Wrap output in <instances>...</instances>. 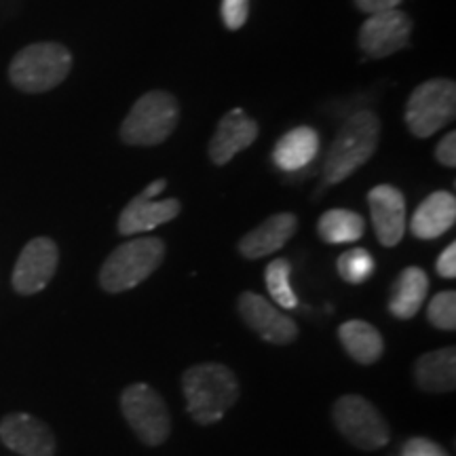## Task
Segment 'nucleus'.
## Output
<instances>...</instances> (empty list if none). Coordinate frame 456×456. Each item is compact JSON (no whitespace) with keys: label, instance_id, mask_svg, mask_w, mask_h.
Here are the masks:
<instances>
[{"label":"nucleus","instance_id":"obj_26","mask_svg":"<svg viewBox=\"0 0 456 456\" xmlns=\"http://www.w3.org/2000/svg\"><path fill=\"white\" fill-rule=\"evenodd\" d=\"M249 17V0H222V21L228 30H241Z\"/></svg>","mask_w":456,"mask_h":456},{"label":"nucleus","instance_id":"obj_20","mask_svg":"<svg viewBox=\"0 0 456 456\" xmlns=\"http://www.w3.org/2000/svg\"><path fill=\"white\" fill-rule=\"evenodd\" d=\"M338 338L342 349L346 351L353 362L362 366H372L385 353V340L372 323L363 319H351L338 328Z\"/></svg>","mask_w":456,"mask_h":456},{"label":"nucleus","instance_id":"obj_3","mask_svg":"<svg viewBox=\"0 0 456 456\" xmlns=\"http://www.w3.org/2000/svg\"><path fill=\"white\" fill-rule=\"evenodd\" d=\"M165 258V243L159 237H135L118 245L100 269V285L108 294L138 288Z\"/></svg>","mask_w":456,"mask_h":456},{"label":"nucleus","instance_id":"obj_14","mask_svg":"<svg viewBox=\"0 0 456 456\" xmlns=\"http://www.w3.org/2000/svg\"><path fill=\"white\" fill-rule=\"evenodd\" d=\"M370 216L380 245L395 248L406 232V199L395 186L379 184L368 192Z\"/></svg>","mask_w":456,"mask_h":456},{"label":"nucleus","instance_id":"obj_13","mask_svg":"<svg viewBox=\"0 0 456 456\" xmlns=\"http://www.w3.org/2000/svg\"><path fill=\"white\" fill-rule=\"evenodd\" d=\"M0 440L21 456H55L57 450L49 425L26 412L7 414L0 420Z\"/></svg>","mask_w":456,"mask_h":456},{"label":"nucleus","instance_id":"obj_19","mask_svg":"<svg viewBox=\"0 0 456 456\" xmlns=\"http://www.w3.org/2000/svg\"><path fill=\"white\" fill-rule=\"evenodd\" d=\"M427 294H429L427 273L420 266H408V269L399 273L395 283H393L389 300L391 315L402 319V322H408L425 305Z\"/></svg>","mask_w":456,"mask_h":456},{"label":"nucleus","instance_id":"obj_17","mask_svg":"<svg viewBox=\"0 0 456 456\" xmlns=\"http://www.w3.org/2000/svg\"><path fill=\"white\" fill-rule=\"evenodd\" d=\"M456 222V199L448 191H436L416 208L410 218V231L416 239L431 241L446 235Z\"/></svg>","mask_w":456,"mask_h":456},{"label":"nucleus","instance_id":"obj_27","mask_svg":"<svg viewBox=\"0 0 456 456\" xmlns=\"http://www.w3.org/2000/svg\"><path fill=\"white\" fill-rule=\"evenodd\" d=\"M402 456H450L440 444L429 437H410L402 446Z\"/></svg>","mask_w":456,"mask_h":456},{"label":"nucleus","instance_id":"obj_18","mask_svg":"<svg viewBox=\"0 0 456 456\" xmlns=\"http://www.w3.org/2000/svg\"><path fill=\"white\" fill-rule=\"evenodd\" d=\"M414 383L429 393H450L456 387V349L429 351L414 363Z\"/></svg>","mask_w":456,"mask_h":456},{"label":"nucleus","instance_id":"obj_5","mask_svg":"<svg viewBox=\"0 0 456 456\" xmlns=\"http://www.w3.org/2000/svg\"><path fill=\"white\" fill-rule=\"evenodd\" d=\"M180 104L167 91H148L135 102L121 125V140L129 146H157L178 127Z\"/></svg>","mask_w":456,"mask_h":456},{"label":"nucleus","instance_id":"obj_24","mask_svg":"<svg viewBox=\"0 0 456 456\" xmlns=\"http://www.w3.org/2000/svg\"><path fill=\"white\" fill-rule=\"evenodd\" d=\"M376 262L368 249H349L338 258V275L342 281L351 285H362L374 275Z\"/></svg>","mask_w":456,"mask_h":456},{"label":"nucleus","instance_id":"obj_29","mask_svg":"<svg viewBox=\"0 0 456 456\" xmlns=\"http://www.w3.org/2000/svg\"><path fill=\"white\" fill-rule=\"evenodd\" d=\"M437 275L444 279H454L456 277V243H450L446 249L440 254V258L436 262Z\"/></svg>","mask_w":456,"mask_h":456},{"label":"nucleus","instance_id":"obj_25","mask_svg":"<svg viewBox=\"0 0 456 456\" xmlns=\"http://www.w3.org/2000/svg\"><path fill=\"white\" fill-rule=\"evenodd\" d=\"M427 322L433 328L444 330V332H454L456 330V294L440 292L427 305Z\"/></svg>","mask_w":456,"mask_h":456},{"label":"nucleus","instance_id":"obj_22","mask_svg":"<svg viewBox=\"0 0 456 456\" xmlns=\"http://www.w3.org/2000/svg\"><path fill=\"white\" fill-rule=\"evenodd\" d=\"M317 232L326 243H353L366 232V220L351 209H330L319 218Z\"/></svg>","mask_w":456,"mask_h":456},{"label":"nucleus","instance_id":"obj_6","mask_svg":"<svg viewBox=\"0 0 456 456\" xmlns=\"http://www.w3.org/2000/svg\"><path fill=\"white\" fill-rule=\"evenodd\" d=\"M332 420L340 436L363 452L380 450L391 442V429L385 416L362 395H342L336 399Z\"/></svg>","mask_w":456,"mask_h":456},{"label":"nucleus","instance_id":"obj_16","mask_svg":"<svg viewBox=\"0 0 456 456\" xmlns=\"http://www.w3.org/2000/svg\"><path fill=\"white\" fill-rule=\"evenodd\" d=\"M298 231V218L294 214H275L266 218L239 241V254L248 260H258L279 252Z\"/></svg>","mask_w":456,"mask_h":456},{"label":"nucleus","instance_id":"obj_23","mask_svg":"<svg viewBox=\"0 0 456 456\" xmlns=\"http://www.w3.org/2000/svg\"><path fill=\"white\" fill-rule=\"evenodd\" d=\"M289 275H292V265L285 258H275L266 266V288L279 309H296L298 298H296L292 285H289Z\"/></svg>","mask_w":456,"mask_h":456},{"label":"nucleus","instance_id":"obj_1","mask_svg":"<svg viewBox=\"0 0 456 456\" xmlns=\"http://www.w3.org/2000/svg\"><path fill=\"white\" fill-rule=\"evenodd\" d=\"M182 391L186 397L188 414L199 425H214L222 420L237 403L239 379L222 363H197L182 376Z\"/></svg>","mask_w":456,"mask_h":456},{"label":"nucleus","instance_id":"obj_11","mask_svg":"<svg viewBox=\"0 0 456 456\" xmlns=\"http://www.w3.org/2000/svg\"><path fill=\"white\" fill-rule=\"evenodd\" d=\"M57 262H60V249L53 239L37 237L28 241L15 262L13 275H11L15 292L21 296L43 292L55 275Z\"/></svg>","mask_w":456,"mask_h":456},{"label":"nucleus","instance_id":"obj_4","mask_svg":"<svg viewBox=\"0 0 456 456\" xmlns=\"http://www.w3.org/2000/svg\"><path fill=\"white\" fill-rule=\"evenodd\" d=\"M72 70V53L60 43L28 45L13 57L9 78L24 94H45L64 83Z\"/></svg>","mask_w":456,"mask_h":456},{"label":"nucleus","instance_id":"obj_8","mask_svg":"<svg viewBox=\"0 0 456 456\" xmlns=\"http://www.w3.org/2000/svg\"><path fill=\"white\" fill-rule=\"evenodd\" d=\"M121 412L131 431L146 446H161L171 436L167 403L151 385L135 383L125 387L121 393Z\"/></svg>","mask_w":456,"mask_h":456},{"label":"nucleus","instance_id":"obj_28","mask_svg":"<svg viewBox=\"0 0 456 456\" xmlns=\"http://www.w3.org/2000/svg\"><path fill=\"white\" fill-rule=\"evenodd\" d=\"M436 159L440 161L444 167H456V134L454 131H448L446 135L440 140V144L436 148Z\"/></svg>","mask_w":456,"mask_h":456},{"label":"nucleus","instance_id":"obj_12","mask_svg":"<svg viewBox=\"0 0 456 456\" xmlns=\"http://www.w3.org/2000/svg\"><path fill=\"white\" fill-rule=\"evenodd\" d=\"M239 315L245 322V326L254 330L265 342L271 345H292L298 338L300 330L294 319L283 315L279 306L273 305L266 298H262L256 292H243L237 302Z\"/></svg>","mask_w":456,"mask_h":456},{"label":"nucleus","instance_id":"obj_15","mask_svg":"<svg viewBox=\"0 0 456 456\" xmlns=\"http://www.w3.org/2000/svg\"><path fill=\"white\" fill-rule=\"evenodd\" d=\"M258 123L239 108L226 112L216 127L212 142H209V159L222 167L245 148L252 146L258 138Z\"/></svg>","mask_w":456,"mask_h":456},{"label":"nucleus","instance_id":"obj_2","mask_svg":"<svg viewBox=\"0 0 456 456\" xmlns=\"http://www.w3.org/2000/svg\"><path fill=\"white\" fill-rule=\"evenodd\" d=\"M379 142L380 118L374 112L363 110L346 118L323 161V182L330 186L345 182L370 161Z\"/></svg>","mask_w":456,"mask_h":456},{"label":"nucleus","instance_id":"obj_10","mask_svg":"<svg viewBox=\"0 0 456 456\" xmlns=\"http://www.w3.org/2000/svg\"><path fill=\"white\" fill-rule=\"evenodd\" d=\"M412 28L410 15L399 9L374 13L359 28V49L372 60H383L406 47Z\"/></svg>","mask_w":456,"mask_h":456},{"label":"nucleus","instance_id":"obj_21","mask_svg":"<svg viewBox=\"0 0 456 456\" xmlns=\"http://www.w3.org/2000/svg\"><path fill=\"white\" fill-rule=\"evenodd\" d=\"M319 152V134L313 127L289 129L279 138L273 151V161L283 171H298L313 163Z\"/></svg>","mask_w":456,"mask_h":456},{"label":"nucleus","instance_id":"obj_9","mask_svg":"<svg viewBox=\"0 0 456 456\" xmlns=\"http://www.w3.org/2000/svg\"><path fill=\"white\" fill-rule=\"evenodd\" d=\"M167 186L163 178L148 184L138 197H134L118 216V232L121 235H142V232L155 231L157 226L167 224L178 218L182 205L178 199H157Z\"/></svg>","mask_w":456,"mask_h":456},{"label":"nucleus","instance_id":"obj_7","mask_svg":"<svg viewBox=\"0 0 456 456\" xmlns=\"http://www.w3.org/2000/svg\"><path fill=\"white\" fill-rule=\"evenodd\" d=\"M456 85L450 78L420 83L408 98L406 123L414 138H431L454 121Z\"/></svg>","mask_w":456,"mask_h":456},{"label":"nucleus","instance_id":"obj_30","mask_svg":"<svg viewBox=\"0 0 456 456\" xmlns=\"http://www.w3.org/2000/svg\"><path fill=\"white\" fill-rule=\"evenodd\" d=\"M403 0H355L357 9L362 13L374 15V13H383V11H393L402 4Z\"/></svg>","mask_w":456,"mask_h":456}]
</instances>
